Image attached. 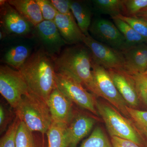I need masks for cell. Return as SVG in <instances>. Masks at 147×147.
I'll return each instance as SVG.
<instances>
[{
	"label": "cell",
	"instance_id": "cell-9",
	"mask_svg": "<svg viewBox=\"0 0 147 147\" xmlns=\"http://www.w3.org/2000/svg\"><path fill=\"white\" fill-rule=\"evenodd\" d=\"M89 30L100 42L123 52L129 48L124 37L114 23L104 18L96 19Z\"/></svg>",
	"mask_w": 147,
	"mask_h": 147
},
{
	"label": "cell",
	"instance_id": "cell-10",
	"mask_svg": "<svg viewBox=\"0 0 147 147\" xmlns=\"http://www.w3.org/2000/svg\"><path fill=\"white\" fill-rule=\"evenodd\" d=\"M36 33L44 51L52 58L60 54L66 44L54 21L44 20L35 27Z\"/></svg>",
	"mask_w": 147,
	"mask_h": 147
},
{
	"label": "cell",
	"instance_id": "cell-20",
	"mask_svg": "<svg viewBox=\"0 0 147 147\" xmlns=\"http://www.w3.org/2000/svg\"><path fill=\"white\" fill-rule=\"evenodd\" d=\"M66 125L52 121L47 133L48 147H67L65 137Z\"/></svg>",
	"mask_w": 147,
	"mask_h": 147
},
{
	"label": "cell",
	"instance_id": "cell-32",
	"mask_svg": "<svg viewBox=\"0 0 147 147\" xmlns=\"http://www.w3.org/2000/svg\"><path fill=\"white\" fill-rule=\"evenodd\" d=\"M51 2L59 13L64 15H70L72 13L70 9L71 1L51 0Z\"/></svg>",
	"mask_w": 147,
	"mask_h": 147
},
{
	"label": "cell",
	"instance_id": "cell-14",
	"mask_svg": "<svg viewBox=\"0 0 147 147\" xmlns=\"http://www.w3.org/2000/svg\"><path fill=\"white\" fill-rule=\"evenodd\" d=\"M110 77L123 99L130 107L138 106L139 98L131 75L124 69H109Z\"/></svg>",
	"mask_w": 147,
	"mask_h": 147
},
{
	"label": "cell",
	"instance_id": "cell-7",
	"mask_svg": "<svg viewBox=\"0 0 147 147\" xmlns=\"http://www.w3.org/2000/svg\"><path fill=\"white\" fill-rule=\"evenodd\" d=\"M82 42L90 51L95 61L107 70H125V61L122 52L98 41L90 35H83Z\"/></svg>",
	"mask_w": 147,
	"mask_h": 147
},
{
	"label": "cell",
	"instance_id": "cell-36",
	"mask_svg": "<svg viewBox=\"0 0 147 147\" xmlns=\"http://www.w3.org/2000/svg\"><path fill=\"white\" fill-rule=\"evenodd\" d=\"M144 74H147V69L146 70V71H145V72H144Z\"/></svg>",
	"mask_w": 147,
	"mask_h": 147
},
{
	"label": "cell",
	"instance_id": "cell-13",
	"mask_svg": "<svg viewBox=\"0 0 147 147\" xmlns=\"http://www.w3.org/2000/svg\"><path fill=\"white\" fill-rule=\"evenodd\" d=\"M95 123V119L91 116L74 114L66 129L67 147H76L79 142L90 133Z\"/></svg>",
	"mask_w": 147,
	"mask_h": 147
},
{
	"label": "cell",
	"instance_id": "cell-33",
	"mask_svg": "<svg viewBox=\"0 0 147 147\" xmlns=\"http://www.w3.org/2000/svg\"><path fill=\"white\" fill-rule=\"evenodd\" d=\"M111 144L113 147H141L132 141L116 137H111Z\"/></svg>",
	"mask_w": 147,
	"mask_h": 147
},
{
	"label": "cell",
	"instance_id": "cell-16",
	"mask_svg": "<svg viewBox=\"0 0 147 147\" xmlns=\"http://www.w3.org/2000/svg\"><path fill=\"white\" fill-rule=\"evenodd\" d=\"M54 21L66 44H78L82 42L84 34L72 13L70 15H64L58 12Z\"/></svg>",
	"mask_w": 147,
	"mask_h": 147
},
{
	"label": "cell",
	"instance_id": "cell-34",
	"mask_svg": "<svg viewBox=\"0 0 147 147\" xmlns=\"http://www.w3.org/2000/svg\"><path fill=\"white\" fill-rule=\"evenodd\" d=\"M135 17L143 18L147 21V8L142 11V12H140Z\"/></svg>",
	"mask_w": 147,
	"mask_h": 147
},
{
	"label": "cell",
	"instance_id": "cell-22",
	"mask_svg": "<svg viewBox=\"0 0 147 147\" xmlns=\"http://www.w3.org/2000/svg\"><path fill=\"white\" fill-rule=\"evenodd\" d=\"M92 3L99 13L113 17L123 14V0H94Z\"/></svg>",
	"mask_w": 147,
	"mask_h": 147
},
{
	"label": "cell",
	"instance_id": "cell-26",
	"mask_svg": "<svg viewBox=\"0 0 147 147\" xmlns=\"http://www.w3.org/2000/svg\"><path fill=\"white\" fill-rule=\"evenodd\" d=\"M113 17L119 18L127 23L134 30L142 36L147 42V21L143 18L136 17H129L119 14Z\"/></svg>",
	"mask_w": 147,
	"mask_h": 147
},
{
	"label": "cell",
	"instance_id": "cell-25",
	"mask_svg": "<svg viewBox=\"0 0 147 147\" xmlns=\"http://www.w3.org/2000/svg\"><path fill=\"white\" fill-rule=\"evenodd\" d=\"M126 109L137 130L147 139V111L137 110L128 106Z\"/></svg>",
	"mask_w": 147,
	"mask_h": 147
},
{
	"label": "cell",
	"instance_id": "cell-24",
	"mask_svg": "<svg viewBox=\"0 0 147 147\" xmlns=\"http://www.w3.org/2000/svg\"><path fill=\"white\" fill-rule=\"evenodd\" d=\"M80 147H113L112 144L100 127H96Z\"/></svg>",
	"mask_w": 147,
	"mask_h": 147
},
{
	"label": "cell",
	"instance_id": "cell-35",
	"mask_svg": "<svg viewBox=\"0 0 147 147\" xmlns=\"http://www.w3.org/2000/svg\"><path fill=\"white\" fill-rule=\"evenodd\" d=\"M5 35V33H4L3 32H2L1 31L0 32V39L1 40H2L4 38V36Z\"/></svg>",
	"mask_w": 147,
	"mask_h": 147
},
{
	"label": "cell",
	"instance_id": "cell-2",
	"mask_svg": "<svg viewBox=\"0 0 147 147\" xmlns=\"http://www.w3.org/2000/svg\"><path fill=\"white\" fill-rule=\"evenodd\" d=\"M53 59L56 71L69 74L95 96L100 97L93 74L92 55L86 45L67 47Z\"/></svg>",
	"mask_w": 147,
	"mask_h": 147
},
{
	"label": "cell",
	"instance_id": "cell-28",
	"mask_svg": "<svg viewBox=\"0 0 147 147\" xmlns=\"http://www.w3.org/2000/svg\"><path fill=\"white\" fill-rule=\"evenodd\" d=\"M21 120L16 116L0 141V147H16V136Z\"/></svg>",
	"mask_w": 147,
	"mask_h": 147
},
{
	"label": "cell",
	"instance_id": "cell-1",
	"mask_svg": "<svg viewBox=\"0 0 147 147\" xmlns=\"http://www.w3.org/2000/svg\"><path fill=\"white\" fill-rule=\"evenodd\" d=\"M18 70L30 91L47 104L51 93L57 87L53 58L41 48L32 54Z\"/></svg>",
	"mask_w": 147,
	"mask_h": 147
},
{
	"label": "cell",
	"instance_id": "cell-17",
	"mask_svg": "<svg viewBox=\"0 0 147 147\" xmlns=\"http://www.w3.org/2000/svg\"><path fill=\"white\" fill-rule=\"evenodd\" d=\"M7 2L33 26L44 21L36 0H9Z\"/></svg>",
	"mask_w": 147,
	"mask_h": 147
},
{
	"label": "cell",
	"instance_id": "cell-11",
	"mask_svg": "<svg viewBox=\"0 0 147 147\" xmlns=\"http://www.w3.org/2000/svg\"><path fill=\"white\" fill-rule=\"evenodd\" d=\"M1 23L7 34L23 35L28 34L33 26L6 1L1 5Z\"/></svg>",
	"mask_w": 147,
	"mask_h": 147
},
{
	"label": "cell",
	"instance_id": "cell-19",
	"mask_svg": "<svg viewBox=\"0 0 147 147\" xmlns=\"http://www.w3.org/2000/svg\"><path fill=\"white\" fill-rule=\"evenodd\" d=\"M30 55V50L26 45H16L6 52L4 61L6 63L18 70Z\"/></svg>",
	"mask_w": 147,
	"mask_h": 147
},
{
	"label": "cell",
	"instance_id": "cell-30",
	"mask_svg": "<svg viewBox=\"0 0 147 147\" xmlns=\"http://www.w3.org/2000/svg\"><path fill=\"white\" fill-rule=\"evenodd\" d=\"M39 5L44 20L54 21L57 10L53 6L51 1L36 0Z\"/></svg>",
	"mask_w": 147,
	"mask_h": 147
},
{
	"label": "cell",
	"instance_id": "cell-23",
	"mask_svg": "<svg viewBox=\"0 0 147 147\" xmlns=\"http://www.w3.org/2000/svg\"><path fill=\"white\" fill-rule=\"evenodd\" d=\"M33 132L21 121L16 132V147H40Z\"/></svg>",
	"mask_w": 147,
	"mask_h": 147
},
{
	"label": "cell",
	"instance_id": "cell-29",
	"mask_svg": "<svg viewBox=\"0 0 147 147\" xmlns=\"http://www.w3.org/2000/svg\"><path fill=\"white\" fill-rule=\"evenodd\" d=\"M130 74L134 81L139 98L147 106V74L144 73Z\"/></svg>",
	"mask_w": 147,
	"mask_h": 147
},
{
	"label": "cell",
	"instance_id": "cell-8",
	"mask_svg": "<svg viewBox=\"0 0 147 147\" xmlns=\"http://www.w3.org/2000/svg\"><path fill=\"white\" fill-rule=\"evenodd\" d=\"M92 68L94 77L100 97L108 100L125 117H129L126 109L127 103L119 92L108 70L94 59Z\"/></svg>",
	"mask_w": 147,
	"mask_h": 147
},
{
	"label": "cell",
	"instance_id": "cell-15",
	"mask_svg": "<svg viewBox=\"0 0 147 147\" xmlns=\"http://www.w3.org/2000/svg\"><path fill=\"white\" fill-rule=\"evenodd\" d=\"M125 70L129 74L144 73L147 69V45L143 43L132 46L122 52Z\"/></svg>",
	"mask_w": 147,
	"mask_h": 147
},
{
	"label": "cell",
	"instance_id": "cell-12",
	"mask_svg": "<svg viewBox=\"0 0 147 147\" xmlns=\"http://www.w3.org/2000/svg\"><path fill=\"white\" fill-rule=\"evenodd\" d=\"M73 103L56 87L47 103L53 121L67 125L74 115Z\"/></svg>",
	"mask_w": 147,
	"mask_h": 147
},
{
	"label": "cell",
	"instance_id": "cell-3",
	"mask_svg": "<svg viewBox=\"0 0 147 147\" xmlns=\"http://www.w3.org/2000/svg\"><path fill=\"white\" fill-rule=\"evenodd\" d=\"M16 116L31 130L44 135L52 124L47 103L31 92L24 96L14 110Z\"/></svg>",
	"mask_w": 147,
	"mask_h": 147
},
{
	"label": "cell",
	"instance_id": "cell-5",
	"mask_svg": "<svg viewBox=\"0 0 147 147\" xmlns=\"http://www.w3.org/2000/svg\"><path fill=\"white\" fill-rule=\"evenodd\" d=\"M56 86L69 99L83 109L98 116L94 95L88 92L79 80L67 72L56 71Z\"/></svg>",
	"mask_w": 147,
	"mask_h": 147
},
{
	"label": "cell",
	"instance_id": "cell-27",
	"mask_svg": "<svg viewBox=\"0 0 147 147\" xmlns=\"http://www.w3.org/2000/svg\"><path fill=\"white\" fill-rule=\"evenodd\" d=\"M147 8V0H123L124 16L135 17Z\"/></svg>",
	"mask_w": 147,
	"mask_h": 147
},
{
	"label": "cell",
	"instance_id": "cell-6",
	"mask_svg": "<svg viewBox=\"0 0 147 147\" xmlns=\"http://www.w3.org/2000/svg\"><path fill=\"white\" fill-rule=\"evenodd\" d=\"M18 70L7 65L0 67V93L11 108H16L24 96L30 92Z\"/></svg>",
	"mask_w": 147,
	"mask_h": 147
},
{
	"label": "cell",
	"instance_id": "cell-21",
	"mask_svg": "<svg viewBox=\"0 0 147 147\" xmlns=\"http://www.w3.org/2000/svg\"><path fill=\"white\" fill-rule=\"evenodd\" d=\"M113 22L126 40L129 47L147 42L146 40L127 23L119 18L113 17Z\"/></svg>",
	"mask_w": 147,
	"mask_h": 147
},
{
	"label": "cell",
	"instance_id": "cell-31",
	"mask_svg": "<svg viewBox=\"0 0 147 147\" xmlns=\"http://www.w3.org/2000/svg\"><path fill=\"white\" fill-rule=\"evenodd\" d=\"M13 112L1 104L0 105V132L1 134L6 131L12 123V120L15 118Z\"/></svg>",
	"mask_w": 147,
	"mask_h": 147
},
{
	"label": "cell",
	"instance_id": "cell-4",
	"mask_svg": "<svg viewBox=\"0 0 147 147\" xmlns=\"http://www.w3.org/2000/svg\"><path fill=\"white\" fill-rule=\"evenodd\" d=\"M96 106L111 137L127 139L140 146L142 144L140 134L134 124L122 115L118 110L100 101H96Z\"/></svg>",
	"mask_w": 147,
	"mask_h": 147
},
{
	"label": "cell",
	"instance_id": "cell-18",
	"mask_svg": "<svg viewBox=\"0 0 147 147\" xmlns=\"http://www.w3.org/2000/svg\"><path fill=\"white\" fill-rule=\"evenodd\" d=\"M70 9L79 28L85 35H89L91 25L92 11L90 7L82 1H71Z\"/></svg>",
	"mask_w": 147,
	"mask_h": 147
}]
</instances>
